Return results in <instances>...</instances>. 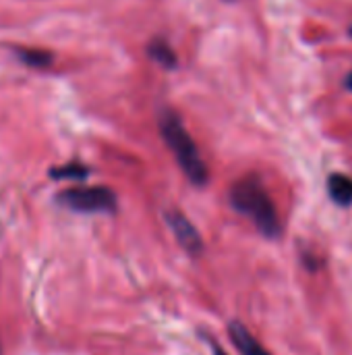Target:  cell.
I'll use <instances>...</instances> for the list:
<instances>
[{
	"label": "cell",
	"instance_id": "6da1fadb",
	"mask_svg": "<svg viewBox=\"0 0 352 355\" xmlns=\"http://www.w3.org/2000/svg\"><path fill=\"white\" fill-rule=\"evenodd\" d=\"M230 204L237 212L251 218L263 237L278 239L282 235V225H280L276 206L257 177L249 175L237 181L230 189Z\"/></svg>",
	"mask_w": 352,
	"mask_h": 355
},
{
	"label": "cell",
	"instance_id": "7a4b0ae2",
	"mask_svg": "<svg viewBox=\"0 0 352 355\" xmlns=\"http://www.w3.org/2000/svg\"><path fill=\"white\" fill-rule=\"evenodd\" d=\"M160 133H162V139L166 141V146L172 150L178 166L189 177V181L193 185H205L207 183V166H205L203 158L199 156L197 146H195L193 137L189 135L187 127L176 116V112H172V110L162 112Z\"/></svg>",
	"mask_w": 352,
	"mask_h": 355
},
{
	"label": "cell",
	"instance_id": "3957f363",
	"mask_svg": "<svg viewBox=\"0 0 352 355\" xmlns=\"http://www.w3.org/2000/svg\"><path fill=\"white\" fill-rule=\"evenodd\" d=\"M58 204L75 212H114L118 200L108 187H71L58 193Z\"/></svg>",
	"mask_w": 352,
	"mask_h": 355
},
{
	"label": "cell",
	"instance_id": "277c9868",
	"mask_svg": "<svg viewBox=\"0 0 352 355\" xmlns=\"http://www.w3.org/2000/svg\"><path fill=\"white\" fill-rule=\"evenodd\" d=\"M166 225L170 227V231L174 233L176 241L180 243V248L191 254V256H199L203 252V239L199 235V231L195 229V225L178 210H168L166 212Z\"/></svg>",
	"mask_w": 352,
	"mask_h": 355
},
{
	"label": "cell",
	"instance_id": "5b68a950",
	"mask_svg": "<svg viewBox=\"0 0 352 355\" xmlns=\"http://www.w3.org/2000/svg\"><path fill=\"white\" fill-rule=\"evenodd\" d=\"M228 335H230V341L234 343V347L243 355H272L239 320L228 324Z\"/></svg>",
	"mask_w": 352,
	"mask_h": 355
},
{
	"label": "cell",
	"instance_id": "8992f818",
	"mask_svg": "<svg viewBox=\"0 0 352 355\" xmlns=\"http://www.w3.org/2000/svg\"><path fill=\"white\" fill-rule=\"evenodd\" d=\"M328 191H330V198L342 206V208H349L352 204V177L349 175H332L328 179Z\"/></svg>",
	"mask_w": 352,
	"mask_h": 355
},
{
	"label": "cell",
	"instance_id": "52a82bcc",
	"mask_svg": "<svg viewBox=\"0 0 352 355\" xmlns=\"http://www.w3.org/2000/svg\"><path fill=\"white\" fill-rule=\"evenodd\" d=\"M147 54H149L151 60H156V62L162 64L164 69H174V67H176V54H174V50L170 48L168 42H164V40H160V37L149 42Z\"/></svg>",
	"mask_w": 352,
	"mask_h": 355
},
{
	"label": "cell",
	"instance_id": "ba28073f",
	"mask_svg": "<svg viewBox=\"0 0 352 355\" xmlns=\"http://www.w3.org/2000/svg\"><path fill=\"white\" fill-rule=\"evenodd\" d=\"M17 54H19V58H21L27 67H31V69H48V67L54 62V56H52L50 52H46V50L23 48V50H19Z\"/></svg>",
	"mask_w": 352,
	"mask_h": 355
},
{
	"label": "cell",
	"instance_id": "9c48e42d",
	"mask_svg": "<svg viewBox=\"0 0 352 355\" xmlns=\"http://www.w3.org/2000/svg\"><path fill=\"white\" fill-rule=\"evenodd\" d=\"M52 179H73V181H83L89 177V168L83 164H62L58 168L50 171Z\"/></svg>",
	"mask_w": 352,
	"mask_h": 355
},
{
	"label": "cell",
	"instance_id": "30bf717a",
	"mask_svg": "<svg viewBox=\"0 0 352 355\" xmlns=\"http://www.w3.org/2000/svg\"><path fill=\"white\" fill-rule=\"evenodd\" d=\"M207 343H210V347H212V354L214 355H226V352H224V349H222V347H220V345H218L214 339H207Z\"/></svg>",
	"mask_w": 352,
	"mask_h": 355
},
{
	"label": "cell",
	"instance_id": "8fae6325",
	"mask_svg": "<svg viewBox=\"0 0 352 355\" xmlns=\"http://www.w3.org/2000/svg\"><path fill=\"white\" fill-rule=\"evenodd\" d=\"M344 85H346V87H349V89H351V92H352V73H349V77H346Z\"/></svg>",
	"mask_w": 352,
	"mask_h": 355
},
{
	"label": "cell",
	"instance_id": "7c38bea8",
	"mask_svg": "<svg viewBox=\"0 0 352 355\" xmlns=\"http://www.w3.org/2000/svg\"><path fill=\"white\" fill-rule=\"evenodd\" d=\"M0 355H2V347H0Z\"/></svg>",
	"mask_w": 352,
	"mask_h": 355
},
{
	"label": "cell",
	"instance_id": "4fadbf2b",
	"mask_svg": "<svg viewBox=\"0 0 352 355\" xmlns=\"http://www.w3.org/2000/svg\"><path fill=\"white\" fill-rule=\"evenodd\" d=\"M351 35H352V25H351Z\"/></svg>",
	"mask_w": 352,
	"mask_h": 355
}]
</instances>
